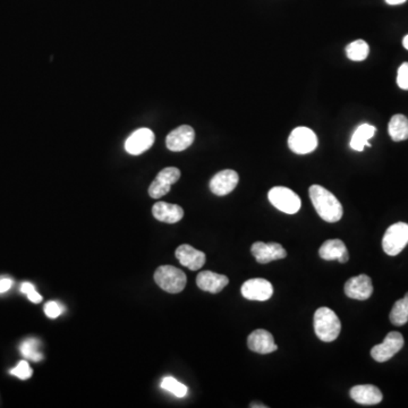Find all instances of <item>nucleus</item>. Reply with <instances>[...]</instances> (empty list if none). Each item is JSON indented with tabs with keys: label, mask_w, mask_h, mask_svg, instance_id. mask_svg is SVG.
I'll use <instances>...</instances> for the list:
<instances>
[{
	"label": "nucleus",
	"mask_w": 408,
	"mask_h": 408,
	"mask_svg": "<svg viewBox=\"0 0 408 408\" xmlns=\"http://www.w3.org/2000/svg\"><path fill=\"white\" fill-rule=\"evenodd\" d=\"M310 197L315 211L327 223H337L343 217V206L332 192L322 186L312 185Z\"/></svg>",
	"instance_id": "obj_1"
},
{
	"label": "nucleus",
	"mask_w": 408,
	"mask_h": 408,
	"mask_svg": "<svg viewBox=\"0 0 408 408\" xmlns=\"http://www.w3.org/2000/svg\"><path fill=\"white\" fill-rule=\"evenodd\" d=\"M314 332L321 342L332 343L342 332V323L332 308H320L314 313Z\"/></svg>",
	"instance_id": "obj_2"
},
{
	"label": "nucleus",
	"mask_w": 408,
	"mask_h": 408,
	"mask_svg": "<svg viewBox=\"0 0 408 408\" xmlns=\"http://www.w3.org/2000/svg\"><path fill=\"white\" fill-rule=\"evenodd\" d=\"M154 281L160 288L167 293L177 294L185 288L187 278L186 274L176 267L161 266L154 274Z\"/></svg>",
	"instance_id": "obj_3"
},
{
	"label": "nucleus",
	"mask_w": 408,
	"mask_h": 408,
	"mask_svg": "<svg viewBox=\"0 0 408 408\" xmlns=\"http://www.w3.org/2000/svg\"><path fill=\"white\" fill-rule=\"evenodd\" d=\"M408 244V223H396L391 225L383 238V247L385 255L396 257Z\"/></svg>",
	"instance_id": "obj_4"
},
{
	"label": "nucleus",
	"mask_w": 408,
	"mask_h": 408,
	"mask_svg": "<svg viewBox=\"0 0 408 408\" xmlns=\"http://www.w3.org/2000/svg\"><path fill=\"white\" fill-rule=\"evenodd\" d=\"M268 197L272 206L284 214H295L300 211L302 206L300 197L294 191L284 186H276L270 190Z\"/></svg>",
	"instance_id": "obj_5"
},
{
	"label": "nucleus",
	"mask_w": 408,
	"mask_h": 408,
	"mask_svg": "<svg viewBox=\"0 0 408 408\" xmlns=\"http://www.w3.org/2000/svg\"><path fill=\"white\" fill-rule=\"evenodd\" d=\"M317 137L308 127H296L288 137V146L296 154H308L313 152L317 146Z\"/></svg>",
	"instance_id": "obj_6"
},
{
	"label": "nucleus",
	"mask_w": 408,
	"mask_h": 408,
	"mask_svg": "<svg viewBox=\"0 0 408 408\" xmlns=\"http://www.w3.org/2000/svg\"><path fill=\"white\" fill-rule=\"evenodd\" d=\"M404 337L400 332H391L387 334L383 344L374 346L371 349V356L379 363L387 362L402 349Z\"/></svg>",
	"instance_id": "obj_7"
},
{
	"label": "nucleus",
	"mask_w": 408,
	"mask_h": 408,
	"mask_svg": "<svg viewBox=\"0 0 408 408\" xmlns=\"http://www.w3.org/2000/svg\"><path fill=\"white\" fill-rule=\"evenodd\" d=\"M180 178V170L176 167H167L157 175L156 180L148 187V195L152 199H160L168 194L173 184Z\"/></svg>",
	"instance_id": "obj_8"
},
{
	"label": "nucleus",
	"mask_w": 408,
	"mask_h": 408,
	"mask_svg": "<svg viewBox=\"0 0 408 408\" xmlns=\"http://www.w3.org/2000/svg\"><path fill=\"white\" fill-rule=\"evenodd\" d=\"M240 291L246 300L264 302L272 298L274 294V287H272V284L267 279L255 278L243 284Z\"/></svg>",
	"instance_id": "obj_9"
},
{
	"label": "nucleus",
	"mask_w": 408,
	"mask_h": 408,
	"mask_svg": "<svg viewBox=\"0 0 408 408\" xmlns=\"http://www.w3.org/2000/svg\"><path fill=\"white\" fill-rule=\"evenodd\" d=\"M153 132L150 129H139L129 135L125 142V150L132 156H140L153 146Z\"/></svg>",
	"instance_id": "obj_10"
},
{
	"label": "nucleus",
	"mask_w": 408,
	"mask_h": 408,
	"mask_svg": "<svg viewBox=\"0 0 408 408\" xmlns=\"http://www.w3.org/2000/svg\"><path fill=\"white\" fill-rule=\"evenodd\" d=\"M251 252L253 257H255V260L261 264L281 260V259H285L287 257V252L278 243H255L252 245Z\"/></svg>",
	"instance_id": "obj_11"
},
{
	"label": "nucleus",
	"mask_w": 408,
	"mask_h": 408,
	"mask_svg": "<svg viewBox=\"0 0 408 408\" xmlns=\"http://www.w3.org/2000/svg\"><path fill=\"white\" fill-rule=\"evenodd\" d=\"M344 291H345V294L353 300H368L373 293L371 278L366 274L351 277L344 286Z\"/></svg>",
	"instance_id": "obj_12"
},
{
	"label": "nucleus",
	"mask_w": 408,
	"mask_h": 408,
	"mask_svg": "<svg viewBox=\"0 0 408 408\" xmlns=\"http://www.w3.org/2000/svg\"><path fill=\"white\" fill-rule=\"evenodd\" d=\"M194 139L195 132L191 126H180L169 133L166 139V146L170 151H184L193 144Z\"/></svg>",
	"instance_id": "obj_13"
},
{
	"label": "nucleus",
	"mask_w": 408,
	"mask_h": 408,
	"mask_svg": "<svg viewBox=\"0 0 408 408\" xmlns=\"http://www.w3.org/2000/svg\"><path fill=\"white\" fill-rule=\"evenodd\" d=\"M238 180H240V177L235 170L226 169V170L214 175L212 180H210V185L209 186H210V190L214 194L223 197V195L229 194L236 189Z\"/></svg>",
	"instance_id": "obj_14"
},
{
	"label": "nucleus",
	"mask_w": 408,
	"mask_h": 408,
	"mask_svg": "<svg viewBox=\"0 0 408 408\" xmlns=\"http://www.w3.org/2000/svg\"><path fill=\"white\" fill-rule=\"evenodd\" d=\"M247 346L252 351L259 354H270L278 349L274 336L264 329H257L252 332L247 338Z\"/></svg>",
	"instance_id": "obj_15"
},
{
	"label": "nucleus",
	"mask_w": 408,
	"mask_h": 408,
	"mask_svg": "<svg viewBox=\"0 0 408 408\" xmlns=\"http://www.w3.org/2000/svg\"><path fill=\"white\" fill-rule=\"evenodd\" d=\"M175 255H176V257L182 266L186 267L193 272L202 268L206 260V255L203 252L199 251V250L194 249L193 246L187 245V244L178 246Z\"/></svg>",
	"instance_id": "obj_16"
},
{
	"label": "nucleus",
	"mask_w": 408,
	"mask_h": 408,
	"mask_svg": "<svg viewBox=\"0 0 408 408\" xmlns=\"http://www.w3.org/2000/svg\"><path fill=\"white\" fill-rule=\"evenodd\" d=\"M349 395L351 400L361 405H377L383 400V392L372 385H355L351 389Z\"/></svg>",
	"instance_id": "obj_17"
},
{
	"label": "nucleus",
	"mask_w": 408,
	"mask_h": 408,
	"mask_svg": "<svg viewBox=\"0 0 408 408\" xmlns=\"http://www.w3.org/2000/svg\"><path fill=\"white\" fill-rule=\"evenodd\" d=\"M228 283L227 276L212 272H200L197 277V285L199 286V288L211 294H218L228 285Z\"/></svg>",
	"instance_id": "obj_18"
},
{
	"label": "nucleus",
	"mask_w": 408,
	"mask_h": 408,
	"mask_svg": "<svg viewBox=\"0 0 408 408\" xmlns=\"http://www.w3.org/2000/svg\"><path fill=\"white\" fill-rule=\"evenodd\" d=\"M319 255L323 260H338L340 263H346L349 259V251L340 240H325L320 247Z\"/></svg>",
	"instance_id": "obj_19"
},
{
	"label": "nucleus",
	"mask_w": 408,
	"mask_h": 408,
	"mask_svg": "<svg viewBox=\"0 0 408 408\" xmlns=\"http://www.w3.org/2000/svg\"><path fill=\"white\" fill-rule=\"evenodd\" d=\"M152 214L161 223H176L183 219L184 210L177 204L167 202H157L152 208Z\"/></svg>",
	"instance_id": "obj_20"
},
{
	"label": "nucleus",
	"mask_w": 408,
	"mask_h": 408,
	"mask_svg": "<svg viewBox=\"0 0 408 408\" xmlns=\"http://www.w3.org/2000/svg\"><path fill=\"white\" fill-rule=\"evenodd\" d=\"M375 132H377V129L370 124H363V125L359 126L351 136V148L355 151L361 152L364 150L366 146H371L368 141L374 136Z\"/></svg>",
	"instance_id": "obj_21"
},
{
	"label": "nucleus",
	"mask_w": 408,
	"mask_h": 408,
	"mask_svg": "<svg viewBox=\"0 0 408 408\" xmlns=\"http://www.w3.org/2000/svg\"><path fill=\"white\" fill-rule=\"evenodd\" d=\"M389 135L395 142L408 139V118L404 115H395L388 125Z\"/></svg>",
	"instance_id": "obj_22"
},
{
	"label": "nucleus",
	"mask_w": 408,
	"mask_h": 408,
	"mask_svg": "<svg viewBox=\"0 0 408 408\" xmlns=\"http://www.w3.org/2000/svg\"><path fill=\"white\" fill-rule=\"evenodd\" d=\"M390 321L396 327H402L408 322V293L402 300L395 303L390 312Z\"/></svg>",
	"instance_id": "obj_23"
},
{
	"label": "nucleus",
	"mask_w": 408,
	"mask_h": 408,
	"mask_svg": "<svg viewBox=\"0 0 408 408\" xmlns=\"http://www.w3.org/2000/svg\"><path fill=\"white\" fill-rule=\"evenodd\" d=\"M368 52H370V48H368V43L364 40L354 41L346 47L347 57L353 62H362V60L366 59Z\"/></svg>",
	"instance_id": "obj_24"
},
{
	"label": "nucleus",
	"mask_w": 408,
	"mask_h": 408,
	"mask_svg": "<svg viewBox=\"0 0 408 408\" xmlns=\"http://www.w3.org/2000/svg\"><path fill=\"white\" fill-rule=\"evenodd\" d=\"M40 343L37 339L24 340L21 345V353L25 359L33 361V362H40L43 359V355L39 351Z\"/></svg>",
	"instance_id": "obj_25"
},
{
	"label": "nucleus",
	"mask_w": 408,
	"mask_h": 408,
	"mask_svg": "<svg viewBox=\"0 0 408 408\" xmlns=\"http://www.w3.org/2000/svg\"><path fill=\"white\" fill-rule=\"evenodd\" d=\"M161 388L172 392L178 398H183L187 395V391H189L185 385L180 383V381L173 377L163 378V381H161Z\"/></svg>",
	"instance_id": "obj_26"
},
{
	"label": "nucleus",
	"mask_w": 408,
	"mask_h": 408,
	"mask_svg": "<svg viewBox=\"0 0 408 408\" xmlns=\"http://www.w3.org/2000/svg\"><path fill=\"white\" fill-rule=\"evenodd\" d=\"M11 373L15 375V377L20 378L21 380H28L32 377L33 371H32V368H30L29 363L26 362V361H21L16 368L11 370Z\"/></svg>",
	"instance_id": "obj_27"
},
{
	"label": "nucleus",
	"mask_w": 408,
	"mask_h": 408,
	"mask_svg": "<svg viewBox=\"0 0 408 408\" xmlns=\"http://www.w3.org/2000/svg\"><path fill=\"white\" fill-rule=\"evenodd\" d=\"M397 84L400 89L408 91V63L402 64V66L398 69Z\"/></svg>",
	"instance_id": "obj_28"
},
{
	"label": "nucleus",
	"mask_w": 408,
	"mask_h": 408,
	"mask_svg": "<svg viewBox=\"0 0 408 408\" xmlns=\"http://www.w3.org/2000/svg\"><path fill=\"white\" fill-rule=\"evenodd\" d=\"M45 313L50 319H56V317H59L60 314L63 313V308L58 303L48 302L45 306Z\"/></svg>",
	"instance_id": "obj_29"
},
{
	"label": "nucleus",
	"mask_w": 408,
	"mask_h": 408,
	"mask_svg": "<svg viewBox=\"0 0 408 408\" xmlns=\"http://www.w3.org/2000/svg\"><path fill=\"white\" fill-rule=\"evenodd\" d=\"M13 280L9 279V278H3L0 279V294H4L6 293L9 289L12 288Z\"/></svg>",
	"instance_id": "obj_30"
},
{
	"label": "nucleus",
	"mask_w": 408,
	"mask_h": 408,
	"mask_svg": "<svg viewBox=\"0 0 408 408\" xmlns=\"http://www.w3.org/2000/svg\"><path fill=\"white\" fill-rule=\"evenodd\" d=\"M26 296H28V298H29V300L31 301L32 303H35V304H37V303L42 302V296H41V295L39 294V293H37V291H35V289H33V291H30V293H28V294H26Z\"/></svg>",
	"instance_id": "obj_31"
},
{
	"label": "nucleus",
	"mask_w": 408,
	"mask_h": 408,
	"mask_svg": "<svg viewBox=\"0 0 408 408\" xmlns=\"http://www.w3.org/2000/svg\"><path fill=\"white\" fill-rule=\"evenodd\" d=\"M33 289H35V286L30 283H24L21 286V291L25 295L28 294V293H30V291H33Z\"/></svg>",
	"instance_id": "obj_32"
},
{
	"label": "nucleus",
	"mask_w": 408,
	"mask_h": 408,
	"mask_svg": "<svg viewBox=\"0 0 408 408\" xmlns=\"http://www.w3.org/2000/svg\"><path fill=\"white\" fill-rule=\"evenodd\" d=\"M406 0H385V3L389 5H400V4L405 3Z\"/></svg>",
	"instance_id": "obj_33"
},
{
	"label": "nucleus",
	"mask_w": 408,
	"mask_h": 408,
	"mask_svg": "<svg viewBox=\"0 0 408 408\" xmlns=\"http://www.w3.org/2000/svg\"><path fill=\"white\" fill-rule=\"evenodd\" d=\"M402 45H404V47H405V48L408 50V35H406V37H404V40H402Z\"/></svg>",
	"instance_id": "obj_34"
},
{
	"label": "nucleus",
	"mask_w": 408,
	"mask_h": 408,
	"mask_svg": "<svg viewBox=\"0 0 408 408\" xmlns=\"http://www.w3.org/2000/svg\"><path fill=\"white\" fill-rule=\"evenodd\" d=\"M251 407H266V406L264 405H255V404H253V405H251Z\"/></svg>",
	"instance_id": "obj_35"
}]
</instances>
